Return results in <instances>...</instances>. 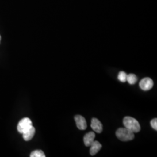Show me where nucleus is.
I'll use <instances>...</instances> for the list:
<instances>
[{
	"instance_id": "1",
	"label": "nucleus",
	"mask_w": 157,
	"mask_h": 157,
	"mask_svg": "<svg viewBox=\"0 0 157 157\" xmlns=\"http://www.w3.org/2000/svg\"><path fill=\"white\" fill-rule=\"evenodd\" d=\"M123 124L126 128L131 130L133 133H138L140 130V125L135 118L126 117L123 120Z\"/></svg>"
},
{
	"instance_id": "2",
	"label": "nucleus",
	"mask_w": 157,
	"mask_h": 157,
	"mask_svg": "<svg viewBox=\"0 0 157 157\" xmlns=\"http://www.w3.org/2000/svg\"><path fill=\"white\" fill-rule=\"evenodd\" d=\"M116 136L120 140L123 141L132 140L135 138L134 133L126 128L118 129L116 132Z\"/></svg>"
},
{
	"instance_id": "3",
	"label": "nucleus",
	"mask_w": 157,
	"mask_h": 157,
	"mask_svg": "<svg viewBox=\"0 0 157 157\" xmlns=\"http://www.w3.org/2000/svg\"><path fill=\"white\" fill-rule=\"evenodd\" d=\"M32 126H33L32 121L29 118H24L19 122L17 129L20 133L22 134L24 132L30 128Z\"/></svg>"
},
{
	"instance_id": "4",
	"label": "nucleus",
	"mask_w": 157,
	"mask_h": 157,
	"mask_svg": "<svg viewBox=\"0 0 157 157\" xmlns=\"http://www.w3.org/2000/svg\"><path fill=\"white\" fill-rule=\"evenodd\" d=\"M153 85H154V82L151 78H143L139 83V86L141 89L144 91H147V90L151 89L152 87H153Z\"/></svg>"
},
{
	"instance_id": "5",
	"label": "nucleus",
	"mask_w": 157,
	"mask_h": 157,
	"mask_svg": "<svg viewBox=\"0 0 157 157\" xmlns=\"http://www.w3.org/2000/svg\"><path fill=\"white\" fill-rule=\"evenodd\" d=\"M75 121L79 130H84L87 128V122L85 118L81 115H76L75 117Z\"/></svg>"
},
{
	"instance_id": "6",
	"label": "nucleus",
	"mask_w": 157,
	"mask_h": 157,
	"mask_svg": "<svg viewBox=\"0 0 157 157\" xmlns=\"http://www.w3.org/2000/svg\"><path fill=\"white\" fill-rule=\"evenodd\" d=\"M91 127L94 132L98 133H101L102 132V124L101 122L97 118H94L91 119Z\"/></svg>"
},
{
	"instance_id": "7",
	"label": "nucleus",
	"mask_w": 157,
	"mask_h": 157,
	"mask_svg": "<svg viewBox=\"0 0 157 157\" xmlns=\"http://www.w3.org/2000/svg\"><path fill=\"white\" fill-rule=\"evenodd\" d=\"M95 137V133L93 132H90L84 135L83 141L85 146L90 147L91 144L94 142Z\"/></svg>"
},
{
	"instance_id": "8",
	"label": "nucleus",
	"mask_w": 157,
	"mask_h": 157,
	"mask_svg": "<svg viewBox=\"0 0 157 157\" xmlns=\"http://www.w3.org/2000/svg\"><path fill=\"white\" fill-rule=\"evenodd\" d=\"M36 130L33 126H32L30 128L26 130L22 133L23 138L25 141H29L32 140L35 134Z\"/></svg>"
},
{
	"instance_id": "9",
	"label": "nucleus",
	"mask_w": 157,
	"mask_h": 157,
	"mask_svg": "<svg viewBox=\"0 0 157 157\" xmlns=\"http://www.w3.org/2000/svg\"><path fill=\"white\" fill-rule=\"evenodd\" d=\"M102 145L98 141H94L90 146V153L91 155H94L100 150Z\"/></svg>"
},
{
	"instance_id": "10",
	"label": "nucleus",
	"mask_w": 157,
	"mask_h": 157,
	"mask_svg": "<svg viewBox=\"0 0 157 157\" xmlns=\"http://www.w3.org/2000/svg\"><path fill=\"white\" fill-rule=\"evenodd\" d=\"M126 81L130 84H135L137 81V78L135 74H133V73L129 74V75H127Z\"/></svg>"
},
{
	"instance_id": "11",
	"label": "nucleus",
	"mask_w": 157,
	"mask_h": 157,
	"mask_svg": "<svg viewBox=\"0 0 157 157\" xmlns=\"http://www.w3.org/2000/svg\"><path fill=\"white\" fill-rule=\"evenodd\" d=\"M30 157H45V155L44 153V152L41 150H35L33 152H31L30 155Z\"/></svg>"
},
{
	"instance_id": "12",
	"label": "nucleus",
	"mask_w": 157,
	"mask_h": 157,
	"mask_svg": "<svg viewBox=\"0 0 157 157\" xmlns=\"http://www.w3.org/2000/svg\"><path fill=\"white\" fill-rule=\"evenodd\" d=\"M118 78L121 82H126L127 79V74L124 71H121L118 74Z\"/></svg>"
},
{
	"instance_id": "13",
	"label": "nucleus",
	"mask_w": 157,
	"mask_h": 157,
	"mask_svg": "<svg viewBox=\"0 0 157 157\" xmlns=\"http://www.w3.org/2000/svg\"><path fill=\"white\" fill-rule=\"evenodd\" d=\"M151 125L152 128L154 129H155V130H157V118H154L153 119H152L151 121Z\"/></svg>"
},
{
	"instance_id": "14",
	"label": "nucleus",
	"mask_w": 157,
	"mask_h": 157,
	"mask_svg": "<svg viewBox=\"0 0 157 157\" xmlns=\"http://www.w3.org/2000/svg\"><path fill=\"white\" fill-rule=\"evenodd\" d=\"M0 41H1V36H0Z\"/></svg>"
}]
</instances>
